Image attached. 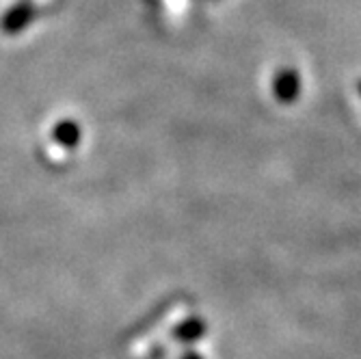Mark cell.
Masks as SVG:
<instances>
[{
	"mask_svg": "<svg viewBox=\"0 0 361 359\" xmlns=\"http://www.w3.org/2000/svg\"><path fill=\"white\" fill-rule=\"evenodd\" d=\"M273 91H275V97H277L279 102H283V104L294 102L299 97V93H301V78H299V74L294 72V70H290V68L281 70L275 76V80H273Z\"/></svg>",
	"mask_w": 361,
	"mask_h": 359,
	"instance_id": "cell-1",
	"label": "cell"
},
{
	"mask_svg": "<svg viewBox=\"0 0 361 359\" xmlns=\"http://www.w3.org/2000/svg\"><path fill=\"white\" fill-rule=\"evenodd\" d=\"M204 334V324L200 322V320H190V322H186L184 327L180 329V338H184V340H192V338H200Z\"/></svg>",
	"mask_w": 361,
	"mask_h": 359,
	"instance_id": "cell-2",
	"label": "cell"
},
{
	"mask_svg": "<svg viewBox=\"0 0 361 359\" xmlns=\"http://www.w3.org/2000/svg\"><path fill=\"white\" fill-rule=\"evenodd\" d=\"M186 359H200V357H197V355H188Z\"/></svg>",
	"mask_w": 361,
	"mask_h": 359,
	"instance_id": "cell-3",
	"label": "cell"
}]
</instances>
